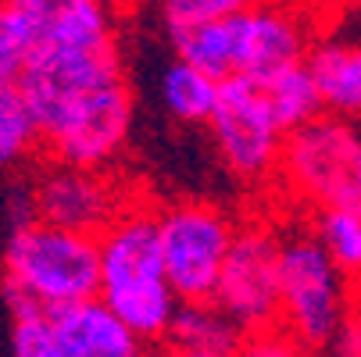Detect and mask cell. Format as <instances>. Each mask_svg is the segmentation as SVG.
I'll return each mask as SVG.
<instances>
[{"instance_id": "cell-21", "label": "cell", "mask_w": 361, "mask_h": 357, "mask_svg": "<svg viewBox=\"0 0 361 357\" xmlns=\"http://www.w3.org/2000/svg\"><path fill=\"white\" fill-rule=\"evenodd\" d=\"M240 8H243L240 0H169V4H161V25H165L169 39H176V36L193 32L200 25L229 18Z\"/></svg>"}, {"instance_id": "cell-17", "label": "cell", "mask_w": 361, "mask_h": 357, "mask_svg": "<svg viewBox=\"0 0 361 357\" xmlns=\"http://www.w3.org/2000/svg\"><path fill=\"white\" fill-rule=\"evenodd\" d=\"M262 89H265V100H269V108H272V115H276V122L286 136L326 115V104H322L319 86H315L312 72H307V65L269 79Z\"/></svg>"}, {"instance_id": "cell-23", "label": "cell", "mask_w": 361, "mask_h": 357, "mask_svg": "<svg viewBox=\"0 0 361 357\" xmlns=\"http://www.w3.org/2000/svg\"><path fill=\"white\" fill-rule=\"evenodd\" d=\"M329 353L333 357H361V293L354 296L350 315H347V322H343V329H340Z\"/></svg>"}, {"instance_id": "cell-10", "label": "cell", "mask_w": 361, "mask_h": 357, "mask_svg": "<svg viewBox=\"0 0 361 357\" xmlns=\"http://www.w3.org/2000/svg\"><path fill=\"white\" fill-rule=\"evenodd\" d=\"M315 29L297 8L243 4L236 11V75L265 86L269 79L307 65Z\"/></svg>"}, {"instance_id": "cell-5", "label": "cell", "mask_w": 361, "mask_h": 357, "mask_svg": "<svg viewBox=\"0 0 361 357\" xmlns=\"http://www.w3.org/2000/svg\"><path fill=\"white\" fill-rule=\"evenodd\" d=\"M233 215L212 200H176L158 211L169 286L183 303H208L236 239Z\"/></svg>"}, {"instance_id": "cell-4", "label": "cell", "mask_w": 361, "mask_h": 357, "mask_svg": "<svg viewBox=\"0 0 361 357\" xmlns=\"http://www.w3.org/2000/svg\"><path fill=\"white\" fill-rule=\"evenodd\" d=\"M354 303L350 282L329 261L312 225L286 229L283 236V318L286 329L307 353H329Z\"/></svg>"}, {"instance_id": "cell-15", "label": "cell", "mask_w": 361, "mask_h": 357, "mask_svg": "<svg viewBox=\"0 0 361 357\" xmlns=\"http://www.w3.org/2000/svg\"><path fill=\"white\" fill-rule=\"evenodd\" d=\"M219 89H222V82H215L212 75H204L200 68H193L179 58L161 72L165 111L186 125H208L212 122V115L219 108Z\"/></svg>"}, {"instance_id": "cell-1", "label": "cell", "mask_w": 361, "mask_h": 357, "mask_svg": "<svg viewBox=\"0 0 361 357\" xmlns=\"http://www.w3.org/2000/svg\"><path fill=\"white\" fill-rule=\"evenodd\" d=\"M158 211L136 196L100 236V300L147 343L165 346L183 300L169 286Z\"/></svg>"}, {"instance_id": "cell-14", "label": "cell", "mask_w": 361, "mask_h": 357, "mask_svg": "<svg viewBox=\"0 0 361 357\" xmlns=\"http://www.w3.org/2000/svg\"><path fill=\"white\" fill-rule=\"evenodd\" d=\"M243 336H247V332L219 308V303L208 300V303H183L179 315H176V322H172L169 343L233 357V353L240 350Z\"/></svg>"}, {"instance_id": "cell-16", "label": "cell", "mask_w": 361, "mask_h": 357, "mask_svg": "<svg viewBox=\"0 0 361 357\" xmlns=\"http://www.w3.org/2000/svg\"><path fill=\"white\" fill-rule=\"evenodd\" d=\"M176 58L212 75L215 82H226L236 75V11L229 18H219L212 25H200L193 32H183L172 39Z\"/></svg>"}, {"instance_id": "cell-8", "label": "cell", "mask_w": 361, "mask_h": 357, "mask_svg": "<svg viewBox=\"0 0 361 357\" xmlns=\"http://www.w3.org/2000/svg\"><path fill=\"white\" fill-rule=\"evenodd\" d=\"M25 186L32 193L36 222L65 232H79V236H93V239L104 236L115 225V218L136 200L126 193L115 172L75 168L50 158H43L32 168Z\"/></svg>"}, {"instance_id": "cell-22", "label": "cell", "mask_w": 361, "mask_h": 357, "mask_svg": "<svg viewBox=\"0 0 361 357\" xmlns=\"http://www.w3.org/2000/svg\"><path fill=\"white\" fill-rule=\"evenodd\" d=\"M233 357H315V353H307L286 329H269V332L243 336V343Z\"/></svg>"}, {"instance_id": "cell-6", "label": "cell", "mask_w": 361, "mask_h": 357, "mask_svg": "<svg viewBox=\"0 0 361 357\" xmlns=\"http://www.w3.org/2000/svg\"><path fill=\"white\" fill-rule=\"evenodd\" d=\"M283 236L276 222L254 215L236 225L215 303L250 336L279 329L283 318Z\"/></svg>"}, {"instance_id": "cell-7", "label": "cell", "mask_w": 361, "mask_h": 357, "mask_svg": "<svg viewBox=\"0 0 361 357\" xmlns=\"http://www.w3.org/2000/svg\"><path fill=\"white\" fill-rule=\"evenodd\" d=\"M208 129H212V139L219 146L226 168L240 182L257 186V182H272L279 175L286 132L279 129L265 100V89L257 82L243 75L226 79Z\"/></svg>"}, {"instance_id": "cell-13", "label": "cell", "mask_w": 361, "mask_h": 357, "mask_svg": "<svg viewBox=\"0 0 361 357\" xmlns=\"http://www.w3.org/2000/svg\"><path fill=\"white\" fill-rule=\"evenodd\" d=\"M54 0H4L0 4V82H22L47 36Z\"/></svg>"}, {"instance_id": "cell-19", "label": "cell", "mask_w": 361, "mask_h": 357, "mask_svg": "<svg viewBox=\"0 0 361 357\" xmlns=\"http://www.w3.org/2000/svg\"><path fill=\"white\" fill-rule=\"evenodd\" d=\"M312 232L326 246L329 261L340 268V275L361 289V215L354 211L312 215Z\"/></svg>"}, {"instance_id": "cell-18", "label": "cell", "mask_w": 361, "mask_h": 357, "mask_svg": "<svg viewBox=\"0 0 361 357\" xmlns=\"http://www.w3.org/2000/svg\"><path fill=\"white\" fill-rule=\"evenodd\" d=\"M43 150L39 125L18 82H0V168H15Z\"/></svg>"}, {"instance_id": "cell-11", "label": "cell", "mask_w": 361, "mask_h": 357, "mask_svg": "<svg viewBox=\"0 0 361 357\" xmlns=\"http://www.w3.org/2000/svg\"><path fill=\"white\" fill-rule=\"evenodd\" d=\"M307 72L319 86L326 115L361 122V32L347 25L319 32L307 54Z\"/></svg>"}, {"instance_id": "cell-12", "label": "cell", "mask_w": 361, "mask_h": 357, "mask_svg": "<svg viewBox=\"0 0 361 357\" xmlns=\"http://www.w3.org/2000/svg\"><path fill=\"white\" fill-rule=\"evenodd\" d=\"M54 325L68 357H150L147 343L100 296L54 311Z\"/></svg>"}, {"instance_id": "cell-9", "label": "cell", "mask_w": 361, "mask_h": 357, "mask_svg": "<svg viewBox=\"0 0 361 357\" xmlns=\"http://www.w3.org/2000/svg\"><path fill=\"white\" fill-rule=\"evenodd\" d=\"M136 100L129 79L100 86L75 104H68L58 122L43 129V158L75 165V168H97L111 172V161L122 154L133 132Z\"/></svg>"}, {"instance_id": "cell-20", "label": "cell", "mask_w": 361, "mask_h": 357, "mask_svg": "<svg viewBox=\"0 0 361 357\" xmlns=\"http://www.w3.org/2000/svg\"><path fill=\"white\" fill-rule=\"evenodd\" d=\"M11 350H15V357H68L50 311H32V315L11 318Z\"/></svg>"}, {"instance_id": "cell-3", "label": "cell", "mask_w": 361, "mask_h": 357, "mask_svg": "<svg viewBox=\"0 0 361 357\" xmlns=\"http://www.w3.org/2000/svg\"><path fill=\"white\" fill-rule=\"evenodd\" d=\"M276 182L307 215H361V122L322 115L290 132Z\"/></svg>"}, {"instance_id": "cell-2", "label": "cell", "mask_w": 361, "mask_h": 357, "mask_svg": "<svg viewBox=\"0 0 361 357\" xmlns=\"http://www.w3.org/2000/svg\"><path fill=\"white\" fill-rule=\"evenodd\" d=\"M4 300L11 318L32 311H65L100 296V243L54 225L11 229L4 246Z\"/></svg>"}, {"instance_id": "cell-24", "label": "cell", "mask_w": 361, "mask_h": 357, "mask_svg": "<svg viewBox=\"0 0 361 357\" xmlns=\"http://www.w3.org/2000/svg\"><path fill=\"white\" fill-rule=\"evenodd\" d=\"M154 357H226V353H212V350H190V346H176V343H165L158 346Z\"/></svg>"}]
</instances>
